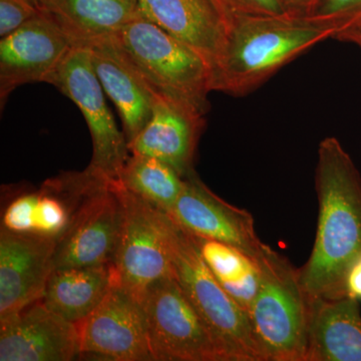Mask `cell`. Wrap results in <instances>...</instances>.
Listing matches in <instances>:
<instances>
[{
  "label": "cell",
  "instance_id": "obj_1",
  "mask_svg": "<svg viewBox=\"0 0 361 361\" xmlns=\"http://www.w3.org/2000/svg\"><path fill=\"white\" fill-rule=\"evenodd\" d=\"M315 188L317 231L299 279L310 300L339 298L349 266L361 254V174L336 137L318 146Z\"/></svg>",
  "mask_w": 361,
  "mask_h": 361
},
{
  "label": "cell",
  "instance_id": "obj_2",
  "mask_svg": "<svg viewBox=\"0 0 361 361\" xmlns=\"http://www.w3.org/2000/svg\"><path fill=\"white\" fill-rule=\"evenodd\" d=\"M336 33V26L311 16L239 14L214 73L213 92L247 96L297 56Z\"/></svg>",
  "mask_w": 361,
  "mask_h": 361
},
{
  "label": "cell",
  "instance_id": "obj_3",
  "mask_svg": "<svg viewBox=\"0 0 361 361\" xmlns=\"http://www.w3.org/2000/svg\"><path fill=\"white\" fill-rule=\"evenodd\" d=\"M109 37L154 94L207 115L213 75L198 52L144 16Z\"/></svg>",
  "mask_w": 361,
  "mask_h": 361
},
{
  "label": "cell",
  "instance_id": "obj_4",
  "mask_svg": "<svg viewBox=\"0 0 361 361\" xmlns=\"http://www.w3.org/2000/svg\"><path fill=\"white\" fill-rule=\"evenodd\" d=\"M173 275L232 361H266L246 311L214 277L191 235L164 212Z\"/></svg>",
  "mask_w": 361,
  "mask_h": 361
},
{
  "label": "cell",
  "instance_id": "obj_5",
  "mask_svg": "<svg viewBox=\"0 0 361 361\" xmlns=\"http://www.w3.org/2000/svg\"><path fill=\"white\" fill-rule=\"evenodd\" d=\"M258 266L260 283L248 317L266 361H306L310 302L298 269L274 250Z\"/></svg>",
  "mask_w": 361,
  "mask_h": 361
},
{
  "label": "cell",
  "instance_id": "obj_6",
  "mask_svg": "<svg viewBox=\"0 0 361 361\" xmlns=\"http://www.w3.org/2000/svg\"><path fill=\"white\" fill-rule=\"evenodd\" d=\"M142 304L154 361H232L174 275L152 284Z\"/></svg>",
  "mask_w": 361,
  "mask_h": 361
},
{
  "label": "cell",
  "instance_id": "obj_7",
  "mask_svg": "<svg viewBox=\"0 0 361 361\" xmlns=\"http://www.w3.org/2000/svg\"><path fill=\"white\" fill-rule=\"evenodd\" d=\"M45 82L54 85L82 111L92 137L90 170L108 179L118 180L130 151L123 132L118 130L106 106L89 49L73 45Z\"/></svg>",
  "mask_w": 361,
  "mask_h": 361
},
{
  "label": "cell",
  "instance_id": "obj_8",
  "mask_svg": "<svg viewBox=\"0 0 361 361\" xmlns=\"http://www.w3.org/2000/svg\"><path fill=\"white\" fill-rule=\"evenodd\" d=\"M125 202L118 180L102 178L56 244V268L113 266L120 246Z\"/></svg>",
  "mask_w": 361,
  "mask_h": 361
},
{
  "label": "cell",
  "instance_id": "obj_9",
  "mask_svg": "<svg viewBox=\"0 0 361 361\" xmlns=\"http://www.w3.org/2000/svg\"><path fill=\"white\" fill-rule=\"evenodd\" d=\"M122 190L125 223L113 263L114 275L121 286L142 302L152 284L173 275L164 212L125 188Z\"/></svg>",
  "mask_w": 361,
  "mask_h": 361
},
{
  "label": "cell",
  "instance_id": "obj_10",
  "mask_svg": "<svg viewBox=\"0 0 361 361\" xmlns=\"http://www.w3.org/2000/svg\"><path fill=\"white\" fill-rule=\"evenodd\" d=\"M103 176L90 168L47 180L37 190L11 196L1 213V229L59 241Z\"/></svg>",
  "mask_w": 361,
  "mask_h": 361
},
{
  "label": "cell",
  "instance_id": "obj_11",
  "mask_svg": "<svg viewBox=\"0 0 361 361\" xmlns=\"http://www.w3.org/2000/svg\"><path fill=\"white\" fill-rule=\"evenodd\" d=\"M166 214L192 236L234 247L257 264L273 250L259 239L251 214L213 193L195 171L184 178L179 198Z\"/></svg>",
  "mask_w": 361,
  "mask_h": 361
},
{
  "label": "cell",
  "instance_id": "obj_12",
  "mask_svg": "<svg viewBox=\"0 0 361 361\" xmlns=\"http://www.w3.org/2000/svg\"><path fill=\"white\" fill-rule=\"evenodd\" d=\"M78 326L80 355L115 361H154L141 300L116 279L97 310Z\"/></svg>",
  "mask_w": 361,
  "mask_h": 361
},
{
  "label": "cell",
  "instance_id": "obj_13",
  "mask_svg": "<svg viewBox=\"0 0 361 361\" xmlns=\"http://www.w3.org/2000/svg\"><path fill=\"white\" fill-rule=\"evenodd\" d=\"M71 39L42 11L0 42V106L20 85L45 82L71 49Z\"/></svg>",
  "mask_w": 361,
  "mask_h": 361
},
{
  "label": "cell",
  "instance_id": "obj_14",
  "mask_svg": "<svg viewBox=\"0 0 361 361\" xmlns=\"http://www.w3.org/2000/svg\"><path fill=\"white\" fill-rule=\"evenodd\" d=\"M78 356V325L42 300L0 317V361H71Z\"/></svg>",
  "mask_w": 361,
  "mask_h": 361
},
{
  "label": "cell",
  "instance_id": "obj_15",
  "mask_svg": "<svg viewBox=\"0 0 361 361\" xmlns=\"http://www.w3.org/2000/svg\"><path fill=\"white\" fill-rule=\"evenodd\" d=\"M56 240L0 230V317L42 300L56 255Z\"/></svg>",
  "mask_w": 361,
  "mask_h": 361
},
{
  "label": "cell",
  "instance_id": "obj_16",
  "mask_svg": "<svg viewBox=\"0 0 361 361\" xmlns=\"http://www.w3.org/2000/svg\"><path fill=\"white\" fill-rule=\"evenodd\" d=\"M204 116L185 104L156 94L149 123L128 144L130 153L159 159L187 177L195 171V154L205 127Z\"/></svg>",
  "mask_w": 361,
  "mask_h": 361
},
{
  "label": "cell",
  "instance_id": "obj_17",
  "mask_svg": "<svg viewBox=\"0 0 361 361\" xmlns=\"http://www.w3.org/2000/svg\"><path fill=\"white\" fill-rule=\"evenodd\" d=\"M137 1L144 18L198 52L214 77L224 56L229 28L210 0Z\"/></svg>",
  "mask_w": 361,
  "mask_h": 361
},
{
  "label": "cell",
  "instance_id": "obj_18",
  "mask_svg": "<svg viewBox=\"0 0 361 361\" xmlns=\"http://www.w3.org/2000/svg\"><path fill=\"white\" fill-rule=\"evenodd\" d=\"M84 47L89 49L102 87L118 109L129 144L149 123L156 94L110 37L92 40Z\"/></svg>",
  "mask_w": 361,
  "mask_h": 361
},
{
  "label": "cell",
  "instance_id": "obj_19",
  "mask_svg": "<svg viewBox=\"0 0 361 361\" xmlns=\"http://www.w3.org/2000/svg\"><path fill=\"white\" fill-rule=\"evenodd\" d=\"M310 302L306 361H361L360 301L343 296Z\"/></svg>",
  "mask_w": 361,
  "mask_h": 361
},
{
  "label": "cell",
  "instance_id": "obj_20",
  "mask_svg": "<svg viewBox=\"0 0 361 361\" xmlns=\"http://www.w3.org/2000/svg\"><path fill=\"white\" fill-rule=\"evenodd\" d=\"M39 9L77 47L110 37L144 16L137 0H47Z\"/></svg>",
  "mask_w": 361,
  "mask_h": 361
},
{
  "label": "cell",
  "instance_id": "obj_21",
  "mask_svg": "<svg viewBox=\"0 0 361 361\" xmlns=\"http://www.w3.org/2000/svg\"><path fill=\"white\" fill-rule=\"evenodd\" d=\"M114 280L113 266L54 268L42 300L54 313L78 325L97 310Z\"/></svg>",
  "mask_w": 361,
  "mask_h": 361
},
{
  "label": "cell",
  "instance_id": "obj_22",
  "mask_svg": "<svg viewBox=\"0 0 361 361\" xmlns=\"http://www.w3.org/2000/svg\"><path fill=\"white\" fill-rule=\"evenodd\" d=\"M191 237L214 277L248 314L260 283L257 263L227 244L192 235Z\"/></svg>",
  "mask_w": 361,
  "mask_h": 361
},
{
  "label": "cell",
  "instance_id": "obj_23",
  "mask_svg": "<svg viewBox=\"0 0 361 361\" xmlns=\"http://www.w3.org/2000/svg\"><path fill=\"white\" fill-rule=\"evenodd\" d=\"M118 182L128 192L168 213L179 198L184 178L165 161L130 154Z\"/></svg>",
  "mask_w": 361,
  "mask_h": 361
},
{
  "label": "cell",
  "instance_id": "obj_24",
  "mask_svg": "<svg viewBox=\"0 0 361 361\" xmlns=\"http://www.w3.org/2000/svg\"><path fill=\"white\" fill-rule=\"evenodd\" d=\"M311 18L331 23L337 32L360 23L361 0H322Z\"/></svg>",
  "mask_w": 361,
  "mask_h": 361
},
{
  "label": "cell",
  "instance_id": "obj_25",
  "mask_svg": "<svg viewBox=\"0 0 361 361\" xmlns=\"http://www.w3.org/2000/svg\"><path fill=\"white\" fill-rule=\"evenodd\" d=\"M40 13L32 0H0V37L11 35Z\"/></svg>",
  "mask_w": 361,
  "mask_h": 361
},
{
  "label": "cell",
  "instance_id": "obj_26",
  "mask_svg": "<svg viewBox=\"0 0 361 361\" xmlns=\"http://www.w3.org/2000/svg\"><path fill=\"white\" fill-rule=\"evenodd\" d=\"M243 13L282 16L289 13L284 0H234Z\"/></svg>",
  "mask_w": 361,
  "mask_h": 361
},
{
  "label": "cell",
  "instance_id": "obj_27",
  "mask_svg": "<svg viewBox=\"0 0 361 361\" xmlns=\"http://www.w3.org/2000/svg\"><path fill=\"white\" fill-rule=\"evenodd\" d=\"M343 296L361 301V254L349 266L343 283Z\"/></svg>",
  "mask_w": 361,
  "mask_h": 361
},
{
  "label": "cell",
  "instance_id": "obj_28",
  "mask_svg": "<svg viewBox=\"0 0 361 361\" xmlns=\"http://www.w3.org/2000/svg\"><path fill=\"white\" fill-rule=\"evenodd\" d=\"M214 6L219 11L222 18H224L228 28H231L233 23L239 14L243 13L240 11L239 7L235 4L234 0H210Z\"/></svg>",
  "mask_w": 361,
  "mask_h": 361
},
{
  "label": "cell",
  "instance_id": "obj_29",
  "mask_svg": "<svg viewBox=\"0 0 361 361\" xmlns=\"http://www.w3.org/2000/svg\"><path fill=\"white\" fill-rule=\"evenodd\" d=\"M322 0H284L287 11L297 16H311Z\"/></svg>",
  "mask_w": 361,
  "mask_h": 361
},
{
  "label": "cell",
  "instance_id": "obj_30",
  "mask_svg": "<svg viewBox=\"0 0 361 361\" xmlns=\"http://www.w3.org/2000/svg\"><path fill=\"white\" fill-rule=\"evenodd\" d=\"M334 39L357 45L361 49V21L338 30L334 35Z\"/></svg>",
  "mask_w": 361,
  "mask_h": 361
},
{
  "label": "cell",
  "instance_id": "obj_31",
  "mask_svg": "<svg viewBox=\"0 0 361 361\" xmlns=\"http://www.w3.org/2000/svg\"><path fill=\"white\" fill-rule=\"evenodd\" d=\"M33 2H35V4H37V6H39V8L40 6H42V4H44L47 0H32Z\"/></svg>",
  "mask_w": 361,
  "mask_h": 361
}]
</instances>
